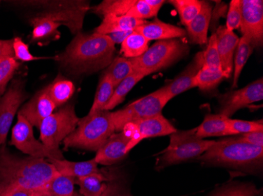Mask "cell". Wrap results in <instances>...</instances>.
I'll use <instances>...</instances> for the list:
<instances>
[{"label":"cell","instance_id":"obj_1","mask_svg":"<svg viewBox=\"0 0 263 196\" xmlns=\"http://www.w3.org/2000/svg\"><path fill=\"white\" fill-rule=\"evenodd\" d=\"M47 159L21 156L0 145V196L19 189L41 190L59 175Z\"/></svg>","mask_w":263,"mask_h":196},{"label":"cell","instance_id":"obj_2","mask_svg":"<svg viewBox=\"0 0 263 196\" xmlns=\"http://www.w3.org/2000/svg\"><path fill=\"white\" fill-rule=\"evenodd\" d=\"M115 52V44L108 35L80 32L59 56V61L71 74L89 75L108 67Z\"/></svg>","mask_w":263,"mask_h":196},{"label":"cell","instance_id":"obj_3","mask_svg":"<svg viewBox=\"0 0 263 196\" xmlns=\"http://www.w3.org/2000/svg\"><path fill=\"white\" fill-rule=\"evenodd\" d=\"M197 159L205 166L259 173L263 166V146L243 142L237 136L218 140Z\"/></svg>","mask_w":263,"mask_h":196},{"label":"cell","instance_id":"obj_4","mask_svg":"<svg viewBox=\"0 0 263 196\" xmlns=\"http://www.w3.org/2000/svg\"><path fill=\"white\" fill-rule=\"evenodd\" d=\"M115 132L111 113L99 111L80 119L76 129L63 141L65 149L98 151Z\"/></svg>","mask_w":263,"mask_h":196},{"label":"cell","instance_id":"obj_5","mask_svg":"<svg viewBox=\"0 0 263 196\" xmlns=\"http://www.w3.org/2000/svg\"><path fill=\"white\" fill-rule=\"evenodd\" d=\"M189 52V46L181 39H166L158 41L144 54L129 60L134 72L147 76L173 66Z\"/></svg>","mask_w":263,"mask_h":196},{"label":"cell","instance_id":"obj_6","mask_svg":"<svg viewBox=\"0 0 263 196\" xmlns=\"http://www.w3.org/2000/svg\"><path fill=\"white\" fill-rule=\"evenodd\" d=\"M215 141L201 139L196 135V128L189 130H177L171 134L170 144L156 161V169L179 164L190 159H197L208 151Z\"/></svg>","mask_w":263,"mask_h":196},{"label":"cell","instance_id":"obj_7","mask_svg":"<svg viewBox=\"0 0 263 196\" xmlns=\"http://www.w3.org/2000/svg\"><path fill=\"white\" fill-rule=\"evenodd\" d=\"M79 120L73 104L63 106L43 121L39 128L41 142L47 149L64 159L59 145L76 129Z\"/></svg>","mask_w":263,"mask_h":196},{"label":"cell","instance_id":"obj_8","mask_svg":"<svg viewBox=\"0 0 263 196\" xmlns=\"http://www.w3.org/2000/svg\"><path fill=\"white\" fill-rule=\"evenodd\" d=\"M169 101L162 90L159 89L128 104L121 110L111 113L115 131L121 132L124 126L130 122L162 114V109Z\"/></svg>","mask_w":263,"mask_h":196},{"label":"cell","instance_id":"obj_9","mask_svg":"<svg viewBox=\"0 0 263 196\" xmlns=\"http://www.w3.org/2000/svg\"><path fill=\"white\" fill-rule=\"evenodd\" d=\"M33 126L22 115L17 114V121L12 129L10 144L15 146L24 154L34 158L47 159H65L46 148L41 141L35 139Z\"/></svg>","mask_w":263,"mask_h":196},{"label":"cell","instance_id":"obj_10","mask_svg":"<svg viewBox=\"0 0 263 196\" xmlns=\"http://www.w3.org/2000/svg\"><path fill=\"white\" fill-rule=\"evenodd\" d=\"M263 99V79H257L245 88L231 91L218 97L220 107L218 114L230 118L238 110Z\"/></svg>","mask_w":263,"mask_h":196},{"label":"cell","instance_id":"obj_11","mask_svg":"<svg viewBox=\"0 0 263 196\" xmlns=\"http://www.w3.org/2000/svg\"><path fill=\"white\" fill-rule=\"evenodd\" d=\"M26 99L22 81L14 80L0 100V145L6 144L12 122L22 103Z\"/></svg>","mask_w":263,"mask_h":196},{"label":"cell","instance_id":"obj_12","mask_svg":"<svg viewBox=\"0 0 263 196\" xmlns=\"http://www.w3.org/2000/svg\"><path fill=\"white\" fill-rule=\"evenodd\" d=\"M240 29L242 35L250 39L254 48L262 47V0H242Z\"/></svg>","mask_w":263,"mask_h":196},{"label":"cell","instance_id":"obj_13","mask_svg":"<svg viewBox=\"0 0 263 196\" xmlns=\"http://www.w3.org/2000/svg\"><path fill=\"white\" fill-rule=\"evenodd\" d=\"M55 107V104L44 88L22 106L18 114L26 118L32 126L40 128L43 121L52 114Z\"/></svg>","mask_w":263,"mask_h":196},{"label":"cell","instance_id":"obj_14","mask_svg":"<svg viewBox=\"0 0 263 196\" xmlns=\"http://www.w3.org/2000/svg\"><path fill=\"white\" fill-rule=\"evenodd\" d=\"M130 138L122 131L114 134L97 151L95 160L98 164L111 166L121 161L128 155L127 146Z\"/></svg>","mask_w":263,"mask_h":196},{"label":"cell","instance_id":"obj_15","mask_svg":"<svg viewBox=\"0 0 263 196\" xmlns=\"http://www.w3.org/2000/svg\"><path fill=\"white\" fill-rule=\"evenodd\" d=\"M202 67L201 52H199L193 61L186 67L181 74L160 89L166 96L167 98L171 101L176 96L195 88L193 83L194 78Z\"/></svg>","mask_w":263,"mask_h":196},{"label":"cell","instance_id":"obj_16","mask_svg":"<svg viewBox=\"0 0 263 196\" xmlns=\"http://www.w3.org/2000/svg\"><path fill=\"white\" fill-rule=\"evenodd\" d=\"M214 34L216 35L217 47L221 69L230 78L233 70V56L240 38L238 37L234 32L227 30L224 26L218 28Z\"/></svg>","mask_w":263,"mask_h":196},{"label":"cell","instance_id":"obj_17","mask_svg":"<svg viewBox=\"0 0 263 196\" xmlns=\"http://www.w3.org/2000/svg\"><path fill=\"white\" fill-rule=\"evenodd\" d=\"M143 35L148 41L166 40V39H179L185 36V29L165 23L159 19L152 22H146L135 29Z\"/></svg>","mask_w":263,"mask_h":196},{"label":"cell","instance_id":"obj_18","mask_svg":"<svg viewBox=\"0 0 263 196\" xmlns=\"http://www.w3.org/2000/svg\"><path fill=\"white\" fill-rule=\"evenodd\" d=\"M134 123L140 141L146 138L171 135L177 131L176 128L162 114L148 119L137 121Z\"/></svg>","mask_w":263,"mask_h":196},{"label":"cell","instance_id":"obj_19","mask_svg":"<svg viewBox=\"0 0 263 196\" xmlns=\"http://www.w3.org/2000/svg\"><path fill=\"white\" fill-rule=\"evenodd\" d=\"M118 175L115 169H102L89 176L76 178L75 184L80 187L83 196H101L107 188V182Z\"/></svg>","mask_w":263,"mask_h":196},{"label":"cell","instance_id":"obj_20","mask_svg":"<svg viewBox=\"0 0 263 196\" xmlns=\"http://www.w3.org/2000/svg\"><path fill=\"white\" fill-rule=\"evenodd\" d=\"M212 13V6L208 1H202L200 11L189 25L185 26L187 34L193 43L203 45L208 40V32Z\"/></svg>","mask_w":263,"mask_h":196},{"label":"cell","instance_id":"obj_21","mask_svg":"<svg viewBox=\"0 0 263 196\" xmlns=\"http://www.w3.org/2000/svg\"><path fill=\"white\" fill-rule=\"evenodd\" d=\"M60 175L75 178L99 173L102 169L94 159L85 162H70L66 159H47Z\"/></svg>","mask_w":263,"mask_h":196},{"label":"cell","instance_id":"obj_22","mask_svg":"<svg viewBox=\"0 0 263 196\" xmlns=\"http://www.w3.org/2000/svg\"><path fill=\"white\" fill-rule=\"evenodd\" d=\"M30 23L33 26L32 42H45L46 40L56 39L59 37L60 32L58 29L62 26L61 24L46 15L43 12L32 17Z\"/></svg>","mask_w":263,"mask_h":196},{"label":"cell","instance_id":"obj_23","mask_svg":"<svg viewBox=\"0 0 263 196\" xmlns=\"http://www.w3.org/2000/svg\"><path fill=\"white\" fill-rule=\"evenodd\" d=\"M146 22V20H140L126 16L106 15L103 17V21L100 26L95 29V33L109 35L114 32L135 30Z\"/></svg>","mask_w":263,"mask_h":196},{"label":"cell","instance_id":"obj_24","mask_svg":"<svg viewBox=\"0 0 263 196\" xmlns=\"http://www.w3.org/2000/svg\"><path fill=\"white\" fill-rule=\"evenodd\" d=\"M228 117L220 114H206L202 123L196 128V135L201 139L209 137L229 136Z\"/></svg>","mask_w":263,"mask_h":196},{"label":"cell","instance_id":"obj_25","mask_svg":"<svg viewBox=\"0 0 263 196\" xmlns=\"http://www.w3.org/2000/svg\"><path fill=\"white\" fill-rule=\"evenodd\" d=\"M222 69L218 68L202 66L194 78L195 88L201 91H209L216 88L224 79H228Z\"/></svg>","mask_w":263,"mask_h":196},{"label":"cell","instance_id":"obj_26","mask_svg":"<svg viewBox=\"0 0 263 196\" xmlns=\"http://www.w3.org/2000/svg\"><path fill=\"white\" fill-rule=\"evenodd\" d=\"M75 180L73 177L59 175L51 178L41 189L43 196H73Z\"/></svg>","mask_w":263,"mask_h":196},{"label":"cell","instance_id":"obj_27","mask_svg":"<svg viewBox=\"0 0 263 196\" xmlns=\"http://www.w3.org/2000/svg\"><path fill=\"white\" fill-rule=\"evenodd\" d=\"M45 89L56 107H59L70 99L74 93L75 86L69 79L59 76Z\"/></svg>","mask_w":263,"mask_h":196},{"label":"cell","instance_id":"obj_28","mask_svg":"<svg viewBox=\"0 0 263 196\" xmlns=\"http://www.w3.org/2000/svg\"><path fill=\"white\" fill-rule=\"evenodd\" d=\"M254 47L252 42L247 36L242 35L239 40L236 52H235V59L233 60V79L232 88H236L237 86L238 81L240 79L242 70L248 62L250 56L253 53Z\"/></svg>","mask_w":263,"mask_h":196},{"label":"cell","instance_id":"obj_29","mask_svg":"<svg viewBox=\"0 0 263 196\" xmlns=\"http://www.w3.org/2000/svg\"><path fill=\"white\" fill-rule=\"evenodd\" d=\"M137 0H106L93 7L94 13L105 17L106 15L126 16L136 4Z\"/></svg>","mask_w":263,"mask_h":196},{"label":"cell","instance_id":"obj_30","mask_svg":"<svg viewBox=\"0 0 263 196\" xmlns=\"http://www.w3.org/2000/svg\"><path fill=\"white\" fill-rule=\"evenodd\" d=\"M145 77L143 75L138 73V72H134L128 77L125 78L119 85L115 88L114 91L113 95L110 98L109 102L105 106L104 111H109L115 108V107L123 102L127 94L130 92L133 88L142 79Z\"/></svg>","mask_w":263,"mask_h":196},{"label":"cell","instance_id":"obj_31","mask_svg":"<svg viewBox=\"0 0 263 196\" xmlns=\"http://www.w3.org/2000/svg\"><path fill=\"white\" fill-rule=\"evenodd\" d=\"M148 43L149 41L143 35L134 30L122 42L121 53L125 58H136L148 50Z\"/></svg>","mask_w":263,"mask_h":196},{"label":"cell","instance_id":"obj_32","mask_svg":"<svg viewBox=\"0 0 263 196\" xmlns=\"http://www.w3.org/2000/svg\"><path fill=\"white\" fill-rule=\"evenodd\" d=\"M115 90V86L113 82L110 79L109 75L105 72L104 74L103 75L101 79H100V84H99L98 88H97V94L95 96L94 102H93L89 113L104 111L105 106L111 98Z\"/></svg>","mask_w":263,"mask_h":196},{"label":"cell","instance_id":"obj_33","mask_svg":"<svg viewBox=\"0 0 263 196\" xmlns=\"http://www.w3.org/2000/svg\"><path fill=\"white\" fill-rule=\"evenodd\" d=\"M261 189H257L252 183L234 182L223 185L210 196H261Z\"/></svg>","mask_w":263,"mask_h":196},{"label":"cell","instance_id":"obj_34","mask_svg":"<svg viewBox=\"0 0 263 196\" xmlns=\"http://www.w3.org/2000/svg\"><path fill=\"white\" fill-rule=\"evenodd\" d=\"M106 72L110 76L116 88L125 78L129 76L134 72V69L129 59L125 57H116L108 66Z\"/></svg>","mask_w":263,"mask_h":196},{"label":"cell","instance_id":"obj_35","mask_svg":"<svg viewBox=\"0 0 263 196\" xmlns=\"http://www.w3.org/2000/svg\"><path fill=\"white\" fill-rule=\"evenodd\" d=\"M169 3L178 12L181 23L184 26L197 16L202 7V1L199 0H171Z\"/></svg>","mask_w":263,"mask_h":196},{"label":"cell","instance_id":"obj_36","mask_svg":"<svg viewBox=\"0 0 263 196\" xmlns=\"http://www.w3.org/2000/svg\"><path fill=\"white\" fill-rule=\"evenodd\" d=\"M19 66L14 57L0 59V96L5 92L7 84L14 77Z\"/></svg>","mask_w":263,"mask_h":196},{"label":"cell","instance_id":"obj_37","mask_svg":"<svg viewBox=\"0 0 263 196\" xmlns=\"http://www.w3.org/2000/svg\"><path fill=\"white\" fill-rule=\"evenodd\" d=\"M228 126L231 135L263 131L262 119L258 121H245L229 118Z\"/></svg>","mask_w":263,"mask_h":196},{"label":"cell","instance_id":"obj_38","mask_svg":"<svg viewBox=\"0 0 263 196\" xmlns=\"http://www.w3.org/2000/svg\"><path fill=\"white\" fill-rule=\"evenodd\" d=\"M201 60H202V66H209V67L221 69L215 34H213L208 39V47H206V51L201 52Z\"/></svg>","mask_w":263,"mask_h":196},{"label":"cell","instance_id":"obj_39","mask_svg":"<svg viewBox=\"0 0 263 196\" xmlns=\"http://www.w3.org/2000/svg\"><path fill=\"white\" fill-rule=\"evenodd\" d=\"M242 0H232L224 27L231 32L239 29L241 21Z\"/></svg>","mask_w":263,"mask_h":196},{"label":"cell","instance_id":"obj_40","mask_svg":"<svg viewBox=\"0 0 263 196\" xmlns=\"http://www.w3.org/2000/svg\"><path fill=\"white\" fill-rule=\"evenodd\" d=\"M13 48H14V58L22 61H32V60L45 59L44 57H37L32 55L29 51V45L24 42L20 37L13 39Z\"/></svg>","mask_w":263,"mask_h":196},{"label":"cell","instance_id":"obj_41","mask_svg":"<svg viewBox=\"0 0 263 196\" xmlns=\"http://www.w3.org/2000/svg\"><path fill=\"white\" fill-rule=\"evenodd\" d=\"M101 196H134L127 188L126 185L117 175L114 179L107 182V188Z\"/></svg>","mask_w":263,"mask_h":196},{"label":"cell","instance_id":"obj_42","mask_svg":"<svg viewBox=\"0 0 263 196\" xmlns=\"http://www.w3.org/2000/svg\"><path fill=\"white\" fill-rule=\"evenodd\" d=\"M240 141L257 146H263V131L248 133L237 136Z\"/></svg>","mask_w":263,"mask_h":196},{"label":"cell","instance_id":"obj_43","mask_svg":"<svg viewBox=\"0 0 263 196\" xmlns=\"http://www.w3.org/2000/svg\"><path fill=\"white\" fill-rule=\"evenodd\" d=\"M13 39H0V59L5 57H14Z\"/></svg>","mask_w":263,"mask_h":196},{"label":"cell","instance_id":"obj_44","mask_svg":"<svg viewBox=\"0 0 263 196\" xmlns=\"http://www.w3.org/2000/svg\"><path fill=\"white\" fill-rule=\"evenodd\" d=\"M134 30L123 31V32H114V33L109 34L110 39H111L114 43L122 44L123 41L128 37V35H131Z\"/></svg>","mask_w":263,"mask_h":196},{"label":"cell","instance_id":"obj_45","mask_svg":"<svg viewBox=\"0 0 263 196\" xmlns=\"http://www.w3.org/2000/svg\"><path fill=\"white\" fill-rule=\"evenodd\" d=\"M6 196H43L41 190L19 189L8 193Z\"/></svg>","mask_w":263,"mask_h":196},{"label":"cell","instance_id":"obj_46","mask_svg":"<svg viewBox=\"0 0 263 196\" xmlns=\"http://www.w3.org/2000/svg\"><path fill=\"white\" fill-rule=\"evenodd\" d=\"M146 3L155 10L156 13H159L162 6L163 5L165 1L163 0H146Z\"/></svg>","mask_w":263,"mask_h":196},{"label":"cell","instance_id":"obj_47","mask_svg":"<svg viewBox=\"0 0 263 196\" xmlns=\"http://www.w3.org/2000/svg\"><path fill=\"white\" fill-rule=\"evenodd\" d=\"M73 196H83V195H81V194H80V193L74 192V194H73Z\"/></svg>","mask_w":263,"mask_h":196}]
</instances>
